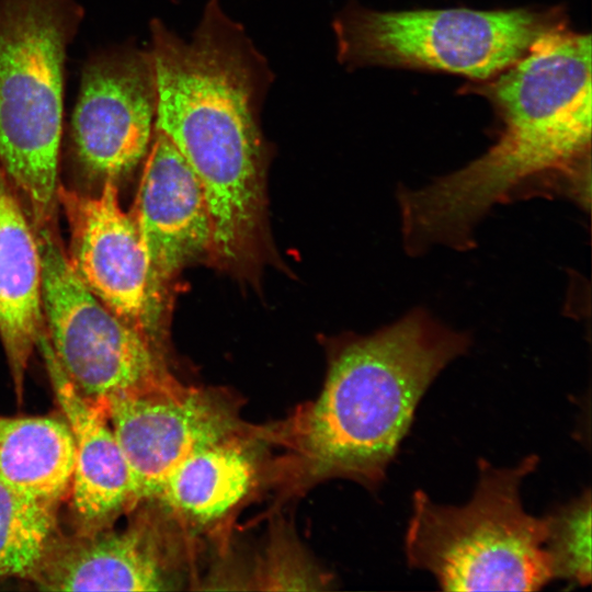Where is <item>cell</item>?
<instances>
[{"instance_id": "6da1fadb", "label": "cell", "mask_w": 592, "mask_h": 592, "mask_svg": "<svg viewBox=\"0 0 592 592\" xmlns=\"http://www.w3.org/2000/svg\"><path fill=\"white\" fill-rule=\"evenodd\" d=\"M462 92L485 96L501 130L488 151L412 192L423 228L454 247L474 242L497 204L556 192L590 205L591 36L560 26L514 65Z\"/></svg>"}, {"instance_id": "7a4b0ae2", "label": "cell", "mask_w": 592, "mask_h": 592, "mask_svg": "<svg viewBox=\"0 0 592 592\" xmlns=\"http://www.w3.org/2000/svg\"><path fill=\"white\" fill-rule=\"evenodd\" d=\"M157 109L164 134L197 178L213 230L212 250L240 260L262 210L259 113L271 72L241 26L208 0L191 41L150 23Z\"/></svg>"}, {"instance_id": "3957f363", "label": "cell", "mask_w": 592, "mask_h": 592, "mask_svg": "<svg viewBox=\"0 0 592 592\" xmlns=\"http://www.w3.org/2000/svg\"><path fill=\"white\" fill-rule=\"evenodd\" d=\"M471 344L424 308L342 343L319 396L287 420L261 428L283 447L277 477L292 489L329 478L378 488L412 424L422 397Z\"/></svg>"}, {"instance_id": "277c9868", "label": "cell", "mask_w": 592, "mask_h": 592, "mask_svg": "<svg viewBox=\"0 0 592 592\" xmlns=\"http://www.w3.org/2000/svg\"><path fill=\"white\" fill-rule=\"evenodd\" d=\"M538 463L536 455L512 467L479 459L476 489L462 505L414 491L405 535L409 567L433 574L444 591H537L555 580L546 519L527 513L520 494Z\"/></svg>"}, {"instance_id": "5b68a950", "label": "cell", "mask_w": 592, "mask_h": 592, "mask_svg": "<svg viewBox=\"0 0 592 592\" xmlns=\"http://www.w3.org/2000/svg\"><path fill=\"white\" fill-rule=\"evenodd\" d=\"M83 16L77 0H0V166L34 228L58 204L65 64Z\"/></svg>"}, {"instance_id": "8992f818", "label": "cell", "mask_w": 592, "mask_h": 592, "mask_svg": "<svg viewBox=\"0 0 592 592\" xmlns=\"http://www.w3.org/2000/svg\"><path fill=\"white\" fill-rule=\"evenodd\" d=\"M563 25L558 8L376 11L350 4L333 29L338 58L348 67L430 70L483 82Z\"/></svg>"}, {"instance_id": "52a82bcc", "label": "cell", "mask_w": 592, "mask_h": 592, "mask_svg": "<svg viewBox=\"0 0 592 592\" xmlns=\"http://www.w3.org/2000/svg\"><path fill=\"white\" fill-rule=\"evenodd\" d=\"M35 232L42 258L46 338L77 390L103 409L114 396L177 383L157 343L84 286L50 226Z\"/></svg>"}, {"instance_id": "ba28073f", "label": "cell", "mask_w": 592, "mask_h": 592, "mask_svg": "<svg viewBox=\"0 0 592 592\" xmlns=\"http://www.w3.org/2000/svg\"><path fill=\"white\" fill-rule=\"evenodd\" d=\"M156 81L150 52L123 44L93 53L82 68L70 121L75 155L103 180L129 173L155 132Z\"/></svg>"}, {"instance_id": "9c48e42d", "label": "cell", "mask_w": 592, "mask_h": 592, "mask_svg": "<svg viewBox=\"0 0 592 592\" xmlns=\"http://www.w3.org/2000/svg\"><path fill=\"white\" fill-rule=\"evenodd\" d=\"M103 409L132 471L138 503L152 500L193 452L248 428L223 390L179 380L114 396Z\"/></svg>"}, {"instance_id": "30bf717a", "label": "cell", "mask_w": 592, "mask_h": 592, "mask_svg": "<svg viewBox=\"0 0 592 592\" xmlns=\"http://www.w3.org/2000/svg\"><path fill=\"white\" fill-rule=\"evenodd\" d=\"M70 244L68 260L84 286L112 312L157 343L159 321L148 294V262L132 213L105 179L96 195L58 186Z\"/></svg>"}, {"instance_id": "8fae6325", "label": "cell", "mask_w": 592, "mask_h": 592, "mask_svg": "<svg viewBox=\"0 0 592 592\" xmlns=\"http://www.w3.org/2000/svg\"><path fill=\"white\" fill-rule=\"evenodd\" d=\"M132 209L148 262V294L157 320L167 284L191 260L212 250L206 198L194 172L155 129Z\"/></svg>"}, {"instance_id": "7c38bea8", "label": "cell", "mask_w": 592, "mask_h": 592, "mask_svg": "<svg viewBox=\"0 0 592 592\" xmlns=\"http://www.w3.org/2000/svg\"><path fill=\"white\" fill-rule=\"evenodd\" d=\"M170 517L144 516L123 531L55 540L31 578L49 591H162L174 589L181 565Z\"/></svg>"}, {"instance_id": "4fadbf2b", "label": "cell", "mask_w": 592, "mask_h": 592, "mask_svg": "<svg viewBox=\"0 0 592 592\" xmlns=\"http://www.w3.org/2000/svg\"><path fill=\"white\" fill-rule=\"evenodd\" d=\"M37 348L73 441L69 493L79 534L105 530L121 513L139 504L132 471L105 411L70 383L55 358L46 332Z\"/></svg>"}, {"instance_id": "5bb4252c", "label": "cell", "mask_w": 592, "mask_h": 592, "mask_svg": "<svg viewBox=\"0 0 592 592\" xmlns=\"http://www.w3.org/2000/svg\"><path fill=\"white\" fill-rule=\"evenodd\" d=\"M259 428L204 446L182 460L152 501L187 535L215 530L251 496L263 473Z\"/></svg>"}, {"instance_id": "9a60e30c", "label": "cell", "mask_w": 592, "mask_h": 592, "mask_svg": "<svg viewBox=\"0 0 592 592\" xmlns=\"http://www.w3.org/2000/svg\"><path fill=\"white\" fill-rule=\"evenodd\" d=\"M33 227L0 166V339L20 402L30 358L45 333L42 258Z\"/></svg>"}, {"instance_id": "2e32d148", "label": "cell", "mask_w": 592, "mask_h": 592, "mask_svg": "<svg viewBox=\"0 0 592 592\" xmlns=\"http://www.w3.org/2000/svg\"><path fill=\"white\" fill-rule=\"evenodd\" d=\"M75 447L65 419L0 415V482L58 505L69 494Z\"/></svg>"}, {"instance_id": "e0dca14e", "label": "cell", "mask_w": 592, "mask_h": 592, "mask_svg": "<svg viewBox=\"0 0 592 592\" xmlns=\"http://www.w3.org/2000/svg\"><path fill=\"white\" fill-rule=\"evenodd\" d=\"M56 512L0 482V580L33 577L57 539Z\"/></svg>"}, {"instance_id": "ac0fdd59", "label": "cell", "mask_w": 592, "mask_h": 592, "mask_svg": "<svg viewBox=\"0 0 592 592\" xmlns=\"http://www.w3.org/2000/svg\"><path fill=\"white\" fill-rule=\"evenodd\" d=\"M546 548L555 579L574 585L591 582V491L585 489L566 504L545 515Z\"/></svg>"}]
</instances>
